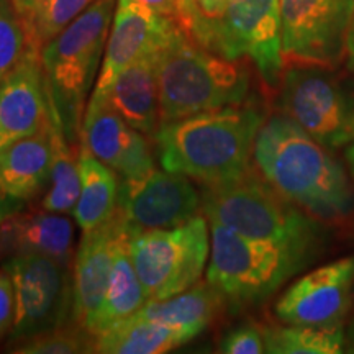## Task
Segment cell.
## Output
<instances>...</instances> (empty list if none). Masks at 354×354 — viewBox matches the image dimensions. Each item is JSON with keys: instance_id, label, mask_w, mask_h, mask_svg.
I'll return each mask as SVG.
<instances>
[{"instance_id": "cell-3", "label": "cell", "mask_w": 354, "mask_h": 354, "mask_svg": "<svg viewBox=\"0 0 354 354\" xmlns=\"http://www.w3.org/2000/svg\"><path fill=\"white\" fill-rule=\"evenodd\" d=\"M161 127L210 110L245 104L251 73L245 59H228L177 28L159 50Z\"/></svg>"}, {"instance_id": "cell-24", "label": "cell", "mask_w": 354, "mask_h": 354, "mask_svg": "<svg viewBox=\"0 0 354 354\" xmlns=\"http://www.w3.org/2000/svg\"><path fill=\"white\" fill-rule=\"evenodd\" d=\"M189 342L183 330L158 322L125 318L95 336V353L161 354Z\"/></svg>"}, {"instance_id": "cell-38", "label": "cell", "mask_w": 354, "mask_h": 354, "mask_svg": "<svg viewBox=\"0 0 354 354\" xmlns=\"http://www.w3.org/2000/svg\"><path fill=\"white\" fill-rule=\"evenodd\" d=\"M344 351L354 353V315L346 328V343H344Z\"/></svg>"}, {"instance_id": "cell-12", "label": "cell", "mask_w": 354, "mask_h": 354, "mask_svg": "<svg viewBox=\"0 0 354 354\" xmlns=\"http://www.w3.org/2000/svg\"><path fill=\"white\" fill-rule=\"evenodd\" d=\"M201 210L202 192L179 172L154 169L141 179H120L117 214L130 238L179 227Z\"/></svg>"}, {"instance_id": "cell-22", "label": "cell", "mask_w": 354, "mask_h": 354, "mask_svg": "<svg viewBox=\"0 0 354 354\" xmlns=\"http://www.w3.org/2000/svg\"><path fill=\"white\" fill-rule=\"evenodd\" d=\"M79 177L81 192L74 210L77 227L84 232L94 230L112 218L118 202L117 172L102 162L81 140L79 143Z\"/></svg>"}, {"instance_id": "cell-27", "label": "cell", "mask_w": 354, "mask_h": 354, "mask_svg": "<svg viewBox=\"0 0 354 354\" xmlns=\"http://www.w3.org/2000/svg\"><path fill=\"white\" fill-rule=\"evenodd\" d=\"M17 354H81L95 353V336L73 323L57 330L21 339L10 349Z\"/></svg>"}, {"instance_id": "cell-29", "label": "cell", "mask_w": 354, "mask_h": 354, "mask_svg": "<svg viewBox=\"0 0 354 354\" xmlns=\"http://www.w3.org/2000/svg\"><path fill=\"white\" fill-rule=\"evenodd\" d=\"M94 2L95 0H43L33 25L35 43L43 46Z\"/></svg>"}, {"instance_id": "cell-31", "label": "cell", "mask_w": 354, "mask_h": 354, "mask_svg": "<svg viewBox=\"0 0 354 354\" xmlns=\"http://www.w3.org/2000/svg\"><path fill=\"white\" fill-rule=\"evenodd\" d=\"M15 320V289L6 268L0 271V339L10 333Z\"/></svg>"}, {"instance_id": "cell-9", "label": "cell", "mask_w": 354, "mask_h": 354, "mask_svg": "<svg viewBox=\"0 0 354 354\" xmlns=\"http://www.w3.org/2000/svg\"><path fill=\"white\" fill-rule=\"evenodd\" d=\"M148 300H165L201 282L210 258V230L202 215L179 227L153 230L128 241Z\"/></svg>"}, {"instance_id": "cell-16", "label": "cell", "mask_w": 354, "mask_h": 354, "mask_svg": "<svg viewBox=\"0 0 354 354\" xmlns=\"http://www.w3.org/2000/svg\"><path fill=\"white\" fill-rule=\"evenodd\" d=\"M81 140L122 179H141L156 169L148 136L128 125L104 94L92 92Z\"/></svg>"}, {"instance_id": "cell-15", "label": "cell", "mask_w": 354, "mask_h": 354, "mask_svg": "<svg viewBox=\"0 0 354 354\" xmlns=\"http://www.w3.org/2000/svg\"><path fill=\"white\" fill-rule=\"evenodd\" d=\"M179 25L138 0H117L94 92H105L127 68L161 50Z\"/></svg>"}, {"instance_id": "cell-23", "label": "cell", "mask_w": 354, "mask_h": 354, "mask_svg": "<svg viewBox=\"0 0 354 354\" xmlns=\"http://www.w3.org/2000/svg\"><path fill=\"white\" fill-rule=\"evenodd\" d=\"M128 241H130V236H123L117 246L107 294L88 328L94 336L113 326L115 323L125 320L148 302L143 284L135 271L130 251H128Z\"/></svg>"}, {"instance_id": "cell-5", "label": "cell", "mask_w": 354, "mask_h": 354, "mask_svg": "<svg viewBox=\"0 0 354 354\" xmlns=\"http://www.w3.org/2000/svg\"><path fill=\"white\" fill-rule=\"evenodd\" d=\"M202 210L209 221L307 258L322 238L320 220L286 198L254 167L228 183L203 185Z\"/></svg>"}, {"instance_id": "cell-11", "label": "cell", "mask_w": 354, "mask_h": 354, "mask_svg": "<svg viewBox=\"0 0 354 354\" xmlns=\"http://www.w3.org/2000/svg\"><path fill=\"white\" fill-rule=\"evenodd\" d=\"M286 64L338 68L346 56L354 0H279Z\"/></svg>"}, {"instance_id": "cell-4", "label": "cell", "mask_w": 354, "mask_h": 354, "mask_svg": "<svg viewBox=\"0 0 354 354\" xmlns=\"http://www.w3.org/2000/svg\"><path fill=\"white\" fill-rule=\"evenodd\" d=\"M117 0H95L41 46V64L53 117L71 145L82 136L87 95L99 74Z\"/></svg>"}, {"instance_id": "cell-32", "label": "cell", "mask_w": 354, "mask_h": 354, "mask_svg": "<svg viewBox=\"0 0 354 354\" xmlns=\"http://www.w3.org/2000/svg\"><path fill=\"white\" fill-rule=\"evenodd\" d=\"M12 2H13V6H15L17 12L20 13L21 20L25 21V26H26V30H28L30 39H32V43H35L33 25H35V19H37V13L39 10V6H41L43 0H12Z\"/></svg>"}, {"instance_id": "cell-25", "label": "cell", "mask_w": 354, "mask_h": 354, "mask_svg": "<svg viewBox=\"0 0 354 354\" xmlns=\"http://www.w3.org/2000/svg\"><path fill=\"white\" fill-rule=\"evenodd\" d=\"M53 112V110H51ZM51 166L50 187L41 201V209L56 214H74L81 192L79 177V146L66 140L63 130L53 117L51 120Z\"/></svg>"}, {"instance_id": "cell-36", "label": "cell", "mask_w": 354, "mask_h": 354, "mask_svg": "<svg viewBox=\"0 0 354 354\" xmlns=\"http://www.w3.org/2000/svg\"><path fill=\"white\" fill-rule=\"evenodd\" d=\"M179 3V20H177V25L180 28H184L185 24L190 20L194 10H196V0H177Z\"/></svg>"}, {"instance_id": "cell-33", "label": "cell", "mask_w": 354, "mask_h": 354, "mask_svg": "<svg viewBox=\"0 0 354 354\" xmlns=\"http://www.w3.org/2000/svg\"><path fill=\"white\" fill-rule=\"evenodd\" d=\"M26 207H28V202L26 201H21V198L0 192V228H2V225L6 223L7 220H10L12 216L20 214L21 210L26 209Z\"/></svg>"}, {"instance_id": "cell-10", "label": "cell", "mask_w": 354, "mask_h": 354, "mask_svg": "<svg viewBox=\"0 0 354 354\" xmlns=\"http://www.w3.org/2000/svg\"><path fill=\"white\" fill-rule=\"evenodd\" d=\"M3 268L15 289L13 342L68 325L73 318V269L33 253L12 256Z\"/></svg>"}, {"instance_id": "cell-18", "label": "cell", "mask_w": 354, "mask_h": 354, "mask_svg": "<svg viewBox=\"0 0 354 354\" xmlns=\"http://www.w3.org/2000/svg\"><path fill=\"white\" fill-rule=\"evenodd\" d=\"M74 223L66 214L39 209L21 210L0 228V258L33 253L48 256L73 269Z\"/></svg>"}, {"instance_id": "cell-2", "label": "cell", "mask_w": 354, "mask_h": 354, "mask_svg": "<svg viewBox=\"0 0 354 354\" xmlns=\"http://www.w3.org/2000/svg\"><path fill=\"white\" fill-rule=\"evenodd\" d=\"M264 120L259 107L240 104L166 123L154 135L159 161L202 187L238 179L253 167L256 135Z\"/></svg>"}, {"instance_id": "cell-37", "label": "cell", "mask_w": 354, "mask_h": 354, "mask_svg": "<svg viewBox=\"0 0 354 354\" xmlns=\"http://www.w3.org/2000/svg\"><path fill=\"white\" fill-rule=\"evenodd\" d=\"M346 57H348V68L354 73V15L349 25L348 37H346Z\"/></svg>"}, {"instance_id": "cell-30", "label": "cell", "mask_w": 354, "mask_h": 354, "mask_svg": "<svg viewBox=\"0 0 354 354\" xmlns=\"http://www.w3.org/2000/svg\"><path fill=\"white\" fill-rule=\"evenodd\" d=\"M220 353L225 354H261L266 353L263 331L258 326L243 325L225 335L220 342Z\"/></svg>"}, {"instance_id": "cell-20", "label": "cell", "mask_w": 354, "mask_h": 354, "mask_svg": "<svg viewBox=\"0 0 354 354\" xmlns=\"http://www.w3.org/2000/svg\"><path fill=\"white\" fill-rule=\"evenodd\" d=\"M53 120V118H51ZM51 123L0 149V192L30 202L50 180Z\"/></svg>"}, {"instance_id": "cell-39", "label": "cell", "mask_w": 354, "mask_h": 354, "mask_svg": "<svg viewBox=\"0 0 354 354\" xmlns=\"http://www.w3.org/2000/svg\"><path fill=\"white\" fill-rule=\"evenodd\" d=\"M344 159H346V165L349 167V172H351V177L354 180V141L344 146Z\"/></svg>"}, {"instance_id": "cell-7", "label": "cell", "mask_w": 354, "mask_h": 354, "mask_svg": "<svg viewBox=\"0 0 354 354\" xmlns=\"http://www.w3.org/2000/svg\"><path fill=\"white\" fill-rule=\"evenodd\" d=\"M308 259L289 248L253 240L210 221L207 282L228 302L256 304L268 299Z\"/></svg>"}, {"instance_id": "cell-34", "label": "cell", "mask_w": 354, "mask_h": 354, "mask_svg": "<svg viewBox=\"0 0 354 354\" xmlns=\"http://www.w3.org/2000/svg\"><path fill=\"white\" fill-rule=\"evenodd\" d=\"M138 2L153 8L159 15L174 20L176 24L179 20V3H177V0H138Z\"/></svg>"}, {"instance_id": "cell-17", "label": "cell", "mask_w": 354, "mask_h": 354, "mask_svg": "<svg viewBox=\"0 0 354 354\" xmlns=\"http://www.w3.org/2000/svg\"><path fill=\"white\" fill-rule=\"evenodd\" d=\"M123 236H130L117 210L112 218L94 230L84 232L73 264V323L91 328L104 304L112 274L117 246ZM91 333V331H88Z\"/></svg>"}, {"instance_id": "cell-1", "label": "cell", "mask_w": 354, "mask_h": 354, "mask_svg": "<svg viewBox=\"0 0 354 354\" xmlns=\"http://www.w3.org/2000/svg\"><path fill=\"white\" fill-rule=\"evenodd\" d=\"M253 161L274 189L313 218L339 221L351 214L354 192L344 167L326 146L286 115L263 122Z\"/></svg>"}, {"instance_id": "cell-19", "label": "cell", "mask_w": 354, "mask_h": 354, "mask_svg": "<svg viewBox=\"0 0 354 354\" xmlns=\"http://www.w3.org/2000/svg\"><path fill=\"white\" fill-rule=\"evenodd\" d=\"M159 51L146 55L127 68L104 94L112 109L128 125L140 133L154 138L161 127L159 110Z\"/></svg>"}, {"instance_id": "cell-35", "label": "cell", "mask_w": 354, "mask_h": 354, "mask_svg": "<svg viewBox=\"0 0 354 354\" xmlns=\"http://www.w3.org/2000/svg\"><path fill=\"white\" fill-rule=\"evenodd\" d=\"M227 3L228 0H196L198 13L207 17V19H215V17L221 15Z\"/></svg>"}, {"instance_id": "cell-14", "label": "cell", "mask_w": 354, "mask_h": 354, "mask_svg": "<svg viewBox=\"0 0 354 354\" xmlns=\"http://www.w3.org/2000/svg\"><path fill=\"white\" fill-rule=\"evenodd\" d=\"M51 102L41 64V46L30 43L0 81V149L50 127Z\"/></svg>"}, {"instance_id": "cell-8", "label": "cell", "mask_w": 354, "mask_h": 354, "mask_svg": "<svg viewBox=\"0 0 354 354\" xmlns=\"http://www.w3.org/2000/svg\"><path fill=\"white\" fill-rule=\"evenodd\" d=\"M277 105L282 115L328 149L354 141V84L336 68L286 64Z\"/></svg>"}, {"instance_id": "cell-6", "label": "cell", "mask_w": 354, "mask_h": 354, "mask_svg": "<svg viewBox=\"0 0 354 354\" xmlns=\"http://www.w3.org/2000/svg\"><path fill=\"white\" fill-rule=\"evenodd\" d=\"M194 41L228 59H250L268 91H277L284 73L279 0H228L221 15L207 19L197 6L184 26Z\"/></svg>"}, {"instance_id": "cell-21", "label": "cell", "mask_w": 354, "mask_h": 354, "mask_svg": "<svg viewBox=\"0 0 354 354\" xmlns=\"http://www.w3.org/2000/svg\"><path fill=\"white\" fill-rule=\"evenodd\" d=\"M225 299L215 287L207 284L194 286L192 289L165 300H148L138 312L128 318L131 320L158 322L172 328L183 330L190 339L197 338L210 326Z\"/></svg>"}, {"instance_id": "cell-26", "label": "cell", "mask_w": 354, "mask_h": 354, "mask_svg": "<svg viewBox=\"0 0 354 354\" xmlns=\"http://www.w3.org/2000/svg\"><path fill=\"white\" fill-rule=\"evenodd\" d=\"M266 353L271 354H338L344 353L346 328L333 325H290L261 328Z\"/></svg>"}, {"instance_id": "cell-28", "label": "cell", "mask_w": 354, "mask_h": 354, "mask_svg": "<svg viewBox=\"0 0 354 354\" xmlns=\"http://www.w3.org/2000/svg\"><path fill=\"white\" fill-rule=\"evenodd\" d=\"M32 43L12 0H0V81L15 68Z\"/></svg>"}, {"instance_id": "cell-13", "label": "cell", "mask_w": 354, "mask_h": 354, "mask_svg": "<svg viewBox=\"0 0 354 354\" xmlns=\"http://www.w3.org/2000/svg\"><path fill=\"white\" fill-rule=\"evenodd\" d=\"M354 299V256L322 266L295 281L276 304V315L290 325L343 323Z\"/></svg>"}]
</instances>
